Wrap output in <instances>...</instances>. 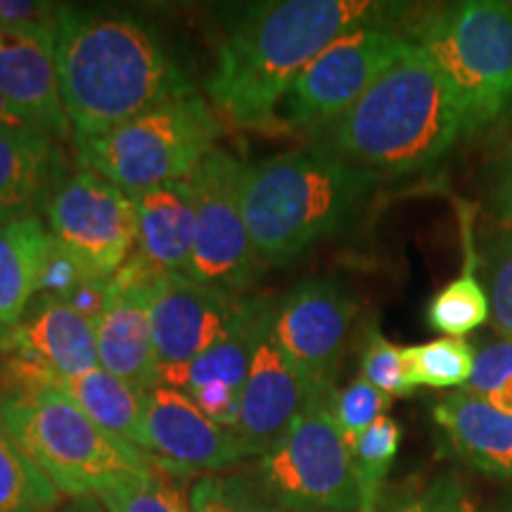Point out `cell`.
Listing matches in <instances>:
<instances>
[{"instance_id":"4316f807","label":"cell","mask_w":512,"mask_h":512,"mask_svg":"<svg viewBox=\"0 0 512 512\" xmlns=\"http://www.w3.org/2000/svg\"><path fill=\"white\" fill-rule=\"evenodd\" d=\"M465 256L463 273L453 283H448L427 309L430 328L444 337L463 339L489 323V297L475 275V259H472L475 254L467 252Z\"/></svg>"},{"instance_id":"484cf974","label":"cell","mask_w":512,"mask_h":512,"mask_svg":"<svg viewBox=\"0 0 512 512\" xmlns=\"http://www.w3.org/2000/svg\"><path fill=\"white\" fill-rule=\"evenodd\" d=\"M399 446L401 427L387 415L349 444L358 496H361V512H380L384 482H387Z\"/></svg>"},{"instance_id":"836d02e7","label":"cell","mask_w":512,"mask_h":512,"mask_svg":"<svg viewBox=\"0 0 512 512\" xmlns=\"http://www.w3.org/2000/svg\"><path fill=\"white\" fill-rule=\"evenodd\" d=\"M361 377L387 394L389 399L394 396H411L418 389L408 380L406 361H403V349L389 342L387 337L380 335V330H370L366 347L361 356Z\"/></svg>"},{"instance_id":"3957f363","label":"cell","mask_w":512,"mask_h":512,"mask_svg":"<svg viewBox=\"0 0 512 512\" xmlns=\"http://www.w3.org/2000/svg\"><path fill=\"white\" fill-rule=\"evenodd\" d=\"M323 147L375 176L430 169L467 136L451 83L418 43L347 112L323 126Z\"/></svg>"},{"instance_id":"4fadbf2b","label":"cell","mask_w":512,"mask_h":512,"mask_svg":"<svg viewBox=\"0 0 512 512\" xmlns=\"http://www.w3.org/2000/svg\"><path fill=\"white\" fill-rule=\"evenodd\" d=\"M0 358L22 387H53L60 377L100 368L95 323L67 302L36 297L15 328L0 337Z\"/></svg>"},{"instance_id":"f1b7e54d","label":"cell","mask_w":512,"mask_h":512,"mask_svg":"<svg viewBox=\"0 0 512 512\" xmlns=\"http://www.w3.org/2000/svg\"><path fill=\"white\" fill-rule=\"evenodd\" d=\"M98 498L107 512H192L178 477L159 467L147 475L117 479Z\"/></svg>"},{"instance_id":"6da1fadb","label":"cell","mask_w":512,"mask_h":512,"mask_svg":"<svg viewBox=\"0 0 512 512\" xmlns=\"http://www.w3.org/2000/svg\"><path fill=\"white\" fill-rule=\"evenodd\" d=\"M411 5L380 0H273L242 12L216 50L207 95L228 121L264 128L297 76L337 38L396 27Z\"/></svg>"},{"instance_id":"ba28073f","label":"cell","mask_w":512,"mask_h":512,"mask_svg":"<svg viewBox=\"0 0 512 512\" xmlns=\"http://www.w3.org/2000/svg\"><path fill=\"white\" fill-rule=\"evenodd\" d=\"M330 396L313 399L259 458L256 479L287 512H361L351 451Z\"/></svg>"},{"instance_id":"cb8c5ba5","label":"cell","mask_w":512,"mask_h":512,"mask_svg":"<svg viewBox=\"0 0 512 512\" xmlns=\"http://www.w3.org/2000/svg\"><path fill=\"white\" fill-rule=\"evenodd\" d=\"M53 387L72 399L102 430L138 446L147 453L145 392L107 373L105 368L88 370L76 377H60ZM150 456V453H147Z\"/></svg>"},{"instance_id":"5b68a950","label":"cell","mask_w":512,"mask_h":512,"mask_svg":"<svg viewBox=\"0 0 512 512\" xmlns=\"http://www.w3.org/2000/svg\"><path fill=\"white\" fill-rule=\"evenodd\" d=\"M0 422L67 498L98 496L121 477L155 470L145 451L102 430L57 387H0Z\"/></svg>"},{"instance_id":"d6a6232c","label":"cell","mask_w":512,"mask_h":512,"mask_svg":"<svg viewBox=\"0 0 512 512\" xmlns=\"http://www.w3.org/2000/svg\"><path fill=\"white\" fill-rule=\"evenodd\" d=\"M389 396L375 389L373 384L358 377L349 382L347 387L332 392L330 411L335 415L337 427L342 430L347 444L361 437L368 427H373L377 420L384 418V411L389 408Z\"/></svg>"},{"instance_id":"4dcf8cb0","label":"cell","mask_w":512,"mask_h":512,"mask_svg":"<svg viewBox=\"0 0 512 512\" xmlns=\"http://www.w3.org/2000/svg\"><path fill=\"white\" fill-rule=\"evenodd\" d=\"M484 290L489 297V323L496 337L512 339V230L498 228L482 252Z\"/></svg>"},{"instance_id":"d590c367","label":"cell","mask_w":512,"mask_h":512,"mask_svg":"<svg viewBox=\"0 0 512 512\" xmlns=\"http://www.w3.org/2000/svg\"><path fill=\"white\" fill-rule=\"evenodd\" d=\"M91 280H100V278H95V275L88 271V268L83 266L72 252H69V249H64L53 240L46 266H43L41 280H38L36 297L69 302V297H72L79 287L91 283Z\"/></svg>"},{"instance_id":"e0dca14e","label":"cell","mask_w":512,"mask_h":512,"mask_svg":"<svg viewBox=\"0 0 512 512\" xmlns=\"http://www.w3.org/2000/svg\"><path fill=\"white\" fill-rule=\"evenodd\" d=\"M242 297L169 273L155 280L150 292V323L159 358V375L195 361L219 339Z\"/></svg>"},{"instance_id":"8fae6325","label":"cell","mask_w":512,"mask_h":512,"mask_svg":"<svg viewBox=\"0 0 512 512\" xmlns=\"http://www.w3.org/2000/svg\"><path fill=\"white\" fill-rule=\"evenodd\" d=\"M43 214L57 245L69 249L95 278L112 280L136 252V200L91 169L64 178Z\"/></svg>"},{"instance_id":"74e56055","label":"cell","mask_w":512,"mask_h":512,"mask_svg":"<svg viewBox=\"0 0 512 512\" xmlns=\"http://www.w3.org/2000/svg\"><path fill=\"white\" fill-rule=\"evenodd\" d=\"M57 10L46 3H29V0H0V24L41 22L55 17Z\"/></svg>"},{"instance_id":"603a6c76","label":"cell","mask_w":512,"mask_h":512,"mask_svg":"<svg viewBox=\"0 0 512 512\" xmlns=\"http://www.w3.org/2000/svg\"><path fill=\"white\" fill-rule=\"evenodd\" d=\"M50 247L53 235L41 216L0 223V337L15 328L36 299Z\"/></svg>"},{"instance_id":"83f0119b","label":"cell","mask_w":512,"mask_h":512,"mask_svg":"<svg viewBox=\"0 0 512 512\" xmlns=\"http://www.w3.org/2000/svg\"><path fill=\"white\" fill-rule=\"evenodd\" d=\"M477 349L465 339L441 337L403 349L408 380L415 389H463L475 370Z\"/></svg>"},{"instance_id":"52a82bcc","label":"cell","mask_w":512,"mask_h":512,"mask_svg":"<svg viewBox=\"0 0 512 512\" xmlns=\"http://www.w3.org/2000/svg\"><path fill=\"white\" fill-rule=\"evenodd\" d=\"M463 107L467 136L512 112V3L465 0L432 12L411 36Z\"/></svg>"},{"instance_id":"ab89813d","label":"cell","mask_w":512,"mask_h":512,"mask_svg":"<svg viewBox=\"0 0 512 512\" xmlns=\"http://www.w3.org/2000/svg\"><path fill=\"white\" fill-rule=\"evenodd\" d=\"M55 512H107V510L105 505L100 503L98 496H81V498H69V501L60 505Z\"/></svg>"},{"instance_id":"277c9868","label":"cell","mask_w":512,"mask_h":512,"mask_svg":"<svg viewBox=\"0 0 512 512\" xmlns=\"http://www.w3.org/2000/svg\"><path fill=\"white\" fill-rule=\"evenodd\" d=\"M380 176L323 145L247 164L242 214L261 264L285 266L342 230Z\"/></svg>"},{"instance_id":"2e32d148","label":"cell","mask_w":512,"mask_h":512,"mask_svg":"<svg viewBox=\"0 0 512 512\" xmlns=\"http://www.w3.org/2000/svg\"><path fill=\"white\" fill-rule=\"evenodd\" d=\"M55 17L0 24V93L31 126L64 143L74 133L57 81Z\"/></svg>"},{"instance_id":"7402d4cb","label":"cell","mask_w":512,"mask_h":512,"mask_svg":"<svg viewBox=\"0 0 512 512\" xmlns=\"http://www.w3.org/2000/svg\"><path fill=\"white\" fill-rule=\"evenodd\" d=\"M271 313L273 306L266 299L242 297L226 332L188 366L164 370L159 375V384L174 387L183 394H192L204 387H223L242 394L249 368H252L254 349Z\"/></svg>"},{"instance_id":"7a4b0ae2","label":"cell","mask_w":512,"mask_h":512,"mask_svg":"<svg viewBox=\"0 0 512 512\" xmlns=\"http://www.w3.org/2000/svg\"><path fill=\"white\" fill-rule=\"evenodd\" d=\"M55 29L57 81L74 140L102 136L195 93L157 31L138 15L62 8Z\"/></svg>"},{"instance_id":"d6986e66","label":"cell","mask_w":512,"mask_h":512,"mask_svg":"<svg viewBox=\"0 0 512 512\" xmlns=\"http://www.w3.org/2000/svg\"><path fill=\"white\" fill-rule=\"evenodd\" d=\"M67 176L57 140L36 126L0 128V223L38 216Z\"/></svg>"},{"instance_id":"ac0fdd59","label":"cell","mask_w":512,"mask_h":512,"mask_svg":"<svg viewBox=\"0 0 512 512\" xmlns=\"http://www.w3.org/2000/svg\"><path fill=\"white\" fill-rule=\"evenodd\" d=\"M318 396L275 339L271 313L254 349L252 368L242 389L240 422L235 427L249 456H264L292 420Z\"/></svg>"},{"instance_id":"d4e9b609","label":"cell","mask_w":512,"mask_h":512,"mask_svg":"<svg viewBox=\"0 0 512 512\" xmlns=\"http://www.w3.org/2000/svg\"><path fill=\"white\" fill-rule=\"evenodd\" d=\"M62 494L0 422V512H55Z\"/></svg>"},{"instance_id":"1f68e13d","label":"cell","mask_w":512,"mask_h":512,"mask_svg":"<svg viewBox=\"0 0 512 512\" xmlns=\"http://www.w3.org/2000/svg\"><path fill=\"white\" fill-rule=\"evenodd\" d=\"M463 389L512 415V339L498 337L477 351L475 370Z\"/></svg>"},{"instance_id":"9c48e42d","label":"cell","mask_w":512,"mask_h":512,"mask_svg":"<svg viewBox=\"0 0 512 512\" xmlns=\"http://www.w3.org/2000/svg\"><path fill=\"white\" fill-rule=\"evenodd\" d=\"M247 164L214 147L190 178L195 195V247L188 278L240 297L254 283L256 259L242 214V181Z\"/></svg>"},{"instance_id":"8992f818","label":"cell","mask_w":512,"mask_h":512,"mask_svg":"<svg viewBox=\"0 0 512 512\" xmlns=\"http://www.w3.org/2000/svg\"><path fill=\"white\" fill-rule=\"evenodd\" d=\"M221 128L216 112L200 93L162 102L112 131L74 140L83 169L138 197L147 190L190 181Z\"/></svg>"},{"instance_id":"8d00e7d4","label":"cell","mask_w":512,"mask_h":512,"mask_svg":"<svg viewBox=\"0 0 512 512\" xmlns=\"http://www.w3.org/2000/svg\"><path fill=\"white\" fill-rule=\"evenodd\" d=\"M489 209L498 228L512 230V145L496 159L489 183Z\"/></svg>"},{"instance_id":"44dd1931","label":"cell","mask_w":512,"mask_h":512,"mask_svg":"<svg viewBox=\"0 0 512 512\" xmlns=\"http://www.w3.org/2000/svg\"><path fill=\"white\" fill-rule=\"evenodd\" d=\"M138 242L133 256L157 275L188 273L195 247V195L192 185L171 183L133 197Z\"/></svg>"},{"instance_id":"7c38bea8","label":"cell","mask_w":512,"mask_h":512,"mask_svg":"<svg viewBox=\"0 0 512 512\" xmlns=\"http://www.w3.org/2000/svg\"><path fill=\"white\" fill-rule=\"evenodd\" d=\"M356 302L330 278L299 280L273 306V335L313 392L330 396L347 351Z\"/></svg>"},{"instance_id":"e575fe53","label":"cell","mask_w":512,"mask_h":512,"mask_svg":"<svg viewBox=\"0 0 512 512\" xmlns=\"http://www.w3.org/2000/svg\"><path fill=\"white\" fill-rule=\"evenodd\" d=\"M380 512H475L458 477L441 475L415 489L401 491Z\"/></svg>"},{"instance_id":"ffe728a7","label":"cell","mask_w":512,"mask_h":512,"mask_svg":"<svg viewBox=\"0 0 512 512\" xmlns=\"http://www.w3.org/2000/svg\"><path fill=\"white\" fill-rule=\"evenodd\" d=\"M432 415L453 453L472 470L512 479V415L465 389L444 396Z\"/></svg>"},{"instance_id":"30bf717a","label":"cell","mask_w":512,"mask_h":512,"mask_svg":"<svg viewBox=\"0 0 512 512\" xmlns=\"http://www.w3.org/2000/svg\"><path fill=\"white\" fill-rule=\"evenodd\" d=\"M413 38L396 27H366L337 38L292 83L275 121L287 126H328L349 110L399 57Z\"/></svg>"},{"instance_id":"9a60e30c","label":"cell","mask_w":512,"mask_h":512,"mask_svg":"<svg viewBox=\"0 0 512 512\" xmlns=\"http://www.w3.org/2000/svg\"><path fill=\"white\" fill-rule=\"evenodd\" d=\"M162 275L145 268L136 256L112 275L107 302L95 320L100 368L136 387L138 392L159 384V358L150 323V292Z\"/></svg>"},{"instance_id":"f35d334b","label":"cell","mask_w":512,"mask_h":512,"mask_svg":"<svg viewBox=\"0 0 512 512\" xmlns=\"http://www.w3.org/2000/svg\"><path fill=\"white\" fill-rule=\"evenodd\" d=\"M22 126H31L24 114L17 110L12 102L0 93V128H22Z\"/></svg>"},{"instance_id":"60d3db41","label":"cell","mask_w":512,"mask_h":512,"mask_svg":"<svg viewBox=\"0 0 512 512\" xmlns=\"http://www.w3.org/2000/svg\"><path fill=\"white\" fill-rule=\"evenodd\" d=\"M508 512H512V505H510V510H508Z\"/></svg>"},{"instance_id":"5bb4252c","label":"cell","mask_w":512,"mask_h":512,"mask_svg":"<svg viewBox=\"0 0 512 512\" xmlns=\"http://www.w3.org/2000/svg\"><path fill=\"white\" fill-rule=\"evenodd\" d=\"M145 434L152 463L176 477L221 472L252 458L235 430L216 425L188 394L166 384L145 392Z\"/></svg>"},{"instance_id":"f546056e","label":"cell","mask_w":512,"mask_h":512,"mask_svg":"<svg viewBox=\"0 0 512 512\" xmlns=\"http://www.w3.org/2000/svg\"><path fill=\"white\" fill-rule=\"evenodd\" d=\"M192 512H287L261 486L245 475H204L190 486Z\"/></svg>"}]
</instances>
